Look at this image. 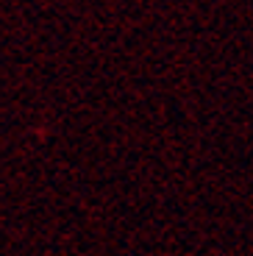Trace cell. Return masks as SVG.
I'll return each instance as SVG.
<instances>
[]
</instances>
